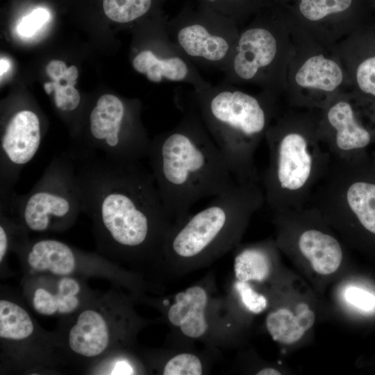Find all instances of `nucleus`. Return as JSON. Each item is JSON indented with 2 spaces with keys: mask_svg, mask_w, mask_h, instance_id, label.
Segmentation results:
<instances>
[{
  "mask_svg": "<svg viewBox=\"0 0 375 375\" xmlns=\"http://www.w3.org/2000/svg\"><path fill=\"white\" fill-rule=\"evenodd\" d=\"M69 153L76 164L81 210L92 221L100 251L131 265L164 269V247L174 222L151 172L140 162Z\"/></svg>",
  "mask_w": 375,
  "mask_h": 375,
  "instance_id": "f257e3e1",
  "label": "nucleus"
},
{
  "mask_svg": "<svg viewBox=\"0 0 375 375\" xmlns=\"http://www.w3.org/2000/svg\"><path fill=\"white\" fill-rule=\"evenodd\" d=\"M169 131L151 140L147 157L158 191L174 224L190 215L195 203L217 197L238 183L223 154L190 102Z\"/></svg>",
  "mask_w": 375,
  "mask_h": 375,
  "instance_id": "f03ea898",
  "label": "nucleus"
},
{
  "mask_svg": "<svg viewBox=\"0 0 375 375\" xmlns=\"http://www.w3.org/2000/svg\"><path fill=\"white\" fill-rule=\"evenodd\" d=\"M261 201L253 182L238 183L205 208L174 224L164 247L165 272L181 276L226 254L236 245Z\"/></svg>",
  "mask_w": 375,
  "mask_h": 375,
  "instance_id": "7ed1b4c3",
  "label": "nucleus"
},
{
  "mask_svg": "<svg viewBox=\"0 0 375 375\" xmlns=\"http://www.w3.org/2000/svg\"><path fill=\"white\" fill-rule=\"evenodd\" d=\"M190 102L225 158L237 183L253 182V151L266 133L267 101L222 81L193 90Z\"/></svg>",
  "mask_w": 375,
  "mask_h": 375,
  "instance_id": "20e7f679",
  "label": "nucleus"
},
{
  "mask_svg": "<svg viewBox=\"0 0 375 375\" xmlns=\"http://www.w3.org/2000/svg\"><path fill=\"white\" fill-rule=\"evenodd\" d=\"M0 209L27 232L72 226L82 210L76 164L69 152L55 156L28 193L13 191L0 199Z\"/></svg>",
  "mask_w": 375,
  "mask_h": 375,
  "instance_id": "39448f33",
  "label": "nucleus"
},
{
  "mask_svg": "<svg viewBox=\"0 0 375 375\" xmlns=\"http://www.w3.org/2000/svg\"><path fill=\"white\" fill-rule=\"evenodd\" d=\"M138 107L115 95L101 96L89 115V136L72 154H98L117 162L147 157L151 140L139 119Z\"/></svg>",
  "mask_w": 375,
  "mask_h": 375,
  "instance_id": "423d86ee",
  "label": "nucleus"
},
{
  "mask_svg": "<svg viewBox=\"0 0 375 375\" xmlns=\"http://www.w3.org/2000/svg\"><path fill=\"white\" fill-rule=\"evenodd\" d=\"M167 28L172 42L196 66L222 72L240 33L233 19L210 9L178 17Z\"/></svg>",
  "mask_w": 375,
  "mask_h": 375,
  "instance_id": "0eeeda50",
  "label": "nucleus"
},
{
  "mask_svg": "<svg viewBox=\"0 0 375 375\" xmlns=\"http://www.w3.org/2000/svg\"><path fill=\"white\" fill-rule=\"evenodd\" d=\"M85 305L70 324L65 343L78 357L94 360L128 344L138 328L133 310L126 303Z\"/></svg>",
  "mask_w": 375,
  "mask_h": 375,
  "instance_id": "6e6552de",
  "label": "nucleus"
},
{
  "mask_svg": "<svg viewBox=\"0 0 375 375\" xmlns=\"http://www.w3.org/2000/svg\"><path fill=\"white\" fill-rule=\"evenodd\" d=\"M279 53L276 30L267 24L256 23L240 31L224 71V81L234 84L257 83L269 85Z\"/></svg>",
  "mask_w": 375,
  "mask_h": 375,
  "instance_id": "1a4fd4ad",
  "label": "nucleus"
},
{
  "mask_svg": "<svg viewBox=\"0 0 375 375\" xmlns=\"http://www.w3.org/2000/svg\"><path fill=\"white\" fill-rule=\"evenodd\" d=\"M42 140L41 121L29 109L12 114L0 140V199L15 191L20 173L38 153Z\"/></svg>",
  "mask_w": 375,
  "mask_h": 375,
  "instance_id": "9d476101",
  "label": "nucleus"
},
{
  "mask_svg": "<svg viewBox=\"0 0 375 375\" xmlns=\"http://www.w3.org/2000/svg\"><path fill=\"white\" fill-rule=\"evenodd\" d=\"M153 33L151 44L136 52L133 58L132 65L136 72L145 75L153 83H184L192 86L194 90L212 85L172 42L167 24L159 22Z\"/></svg>",
  "mask_w": 375,
  "mask_h": 375,
  "instance_id": "9b49d317",
  "label": "nucleus"
},
{
  "mask_svg": "<svg viewBox=\"0 0 375 375\" xmlns=\"http://www.w3.org/2000/svg\"><path fill=\"white\" fill-rule=\"evenodd\" d=\"M267 134L271 149V162L265 184L269 201L278 190L294 191L309 179L312 157L305 138L292 132L279 139Z\"/></svg>",
  "mask_w": 375,
  "mask_h": 375,
  "instance_id": "f8f14e48",
  "label": "nucleus"
},
{
  "mask_svg": "<svg viewBox=\"0 0 375 375\" xmlns=\"http://www.w3.org/2000/svg\"><path fill=\"white\" fill-rule=\"evenodd\" d=\"M215 300L203 283H197L176 294L166 317L172 328L190 340H205L215 331Z\"/></svg>",
  "mask_w": 375,
  "mask_h": 375,
  "instance_id": "ddd939ff",
  "label": "nucleus"
},
{
  "mask_svg": "<svg viewBox=\"0 0 375 375\" xmlns=\"http://www.w3.org/2000/svg\"><path fill=\"white\" fill-rule=\"evenodd\" d=\"M28 298L34 310L44 316H69L86 304V294L75 276L34 274Z\"/></svg>",
  "mask_w": 375,
  "mask_h": 375,
  "instance_id": "4468645a",
  "label": "nucleus"
},
{
  "mask_svg": "<svg viewBox=\"0 0 375 375\" xmlns=\"http://www.w3.org/2000/svg\"><path fill=\"white\" fill-rule=\"evenodd\" d=\"M16 251L22 256L31 275L75 276L79 265L95 258L65 242L51 238L27 240Z\"/></svg>",
  "mask_w": 375,
  "mask_h": 375,
  "instance_id": "2eb2a0df",
  "label": "nucleus"
},
{
  "mask_svg": "<svg viewBox=\"0 0 375 375\" xmlns=\"http://www.w3.org/2000/svg\"><path fill=\"white\" fill-rule=\"evenodd\" d=\"M313 309L306 302L292 307H280L268 313L265 319L267 331L272 338L282 344L299 341L315 324Z\"/></svg>",
  "mask_w": 375,
  "mask_h": 375,
  "instance_id": "dca6fc26",
  "label": "nucleus"
},
{
  "mask_svg": "<svg viewBox=\"0 0 375 375\" xmlns=\"http://www.w3.org/2000/svg\"><path fill=\"white\" fill-rule=\"evenodd\" d=\"M298 247L313 271L319 275H331L342 264L343 252L339 242L319 230L303 231L299 238Z\"/></svg>",
  "mask_w": 375,
  "mask_h": 375,
  "instance_id": "f3484780",
  "label": "nucleus"
},
{
  "mask_svg": "<svg viewBox=\"0 0 375 375\" xmlns=\"http://www.w3.org/2000/svg\"><path fill=\"white\" fill-rule=\"evenodd\" d=\"M46 72L51 82L44 84L47 94H53L56 108L62 112L70 113L76 110L81 103V96L74 87L78 76L76 66L67 67L66 64L58 60L50 61Z\"/></svg>",
  "mask_w": 375,
  "mask_h": 375,
  "instance_id": "a211bd4d",
  "label": "nucleus"
},
{
  "mask_svg": "<svg viewBox=\"0 0 375 375\" xmlns=\"http://www.w3.org/2000/svg\"><path fill=\"white\" fill-rule=\"evenodd\" d=\"M327 117L336 131V144L344 151L360 149L369 144V132L356 120L353 110L346 101H339L328 110Z\"/></svg>",
  "mask_w": 375,
  "mask_h": 375,
  "instance_id": "6ab92c4d",
  "label": "nucleus"
},
{
  "mask_svg": "<svg viewBox=\"0 0 375 375\" xmlns=\"http://www.w3.org/2000/svg\"><path fill=\"white\" fill-rule=\"evenodd\" d=\"M294 80L303 88L333 92L342 83L343 72L333 60L323 55H315L301 65Z\"/></svg>",
  "mask_w": 375,
  "mask_h": 375,
  "instance_id": "aec40b11",
  "label": "nucleus"
},
{
  "mask_svg": "<svg viewBox=\"0 0 375 375\" xmlns=\"http://www.w3.org/2000/svg\"><path fill=\"white\" fill-rule=\"evenodd\" d=\"M35 333V324L26 310L15 301L6 299L0 300L1 341L15 344L24 343Z\"/></svg>",
  "mask_w": 375,
  "mask_h": 375,
  "instance_id": "412c9836",
  "label": "nucleus"
},
{
  "mask_svg": "<svg viewBox=\"0 0 375 375\" xmlns=\"http://www.w3.org/2000/svg\"><path fill=\"white\" fill-rule=\"evenodd\" d=\"M272 261L262 246H251L238 250L233 262L235 280L243 282H265L270 276Z\"/></svg>",
  "mask_w": 375,
  "mask_h": 375,
  "instance_id": "4be33fe9",
  "label": "nucleus"
},
{
  "mask_svg": "<svg viewBox=\"0 0 375 375\" xmlns=\"http://www.w3.org/2000/svg\"><path fill=\"white\" fill-rule=\"evenodd\" d=\"M346 202L363 229L375 236V181L362 179L351 183Z\"/></svg>",
  "mask_w": 375,
  "mask_h": 375,
  "instance_id": "5701e85b",
  "label": "nucleus"
},
{
  "mask_svg": "<svg viewBox=\"0 0 375 375\" xmlns=\"http://www.w3.org/2000/svg\"><path fill=\"white\" fill-rule=\"evenodd\" d=\"M152 3L153 0H103V8L109 19L126 24L144 16Z\"/></svg>",
  "mask_w": 375,
  "mask_h": 375,
  "instance_id": "b1692460",
  "label": "nucleus"
},
{
  "mask_svg": "<svg viewBox=\"0 0 375 375\" xmlns=\"http://www.w3.org/2000/svg\"><path fill=\"white\" fill-rule=\"evenodd\" d=\"M204 365L201 358L191 352H180L169 357L163 364V375H201Z\"/></svg>",
  "mask_w": 375,
  "mask_h": 375,
  "instance_id": "393cba45",
  "label": "nucleus"
},
{
  "mask_svg": "<svg viewBox=\"0 0 375 375\" xmlns=\"http://www.w3.org/2000/svg\"><path fill=\"white\" fill-rule=\"evenodd\" d=\"M352 0H301L299 10L310 21H318L325 17L347 10Z\"/></svg>",
  "mask_w": 375,
  "mask_h": 375,
  "instance_id": "a878e982",
  "label": "nucleus"
},
{
  "mask_svg": "<svg viewBox=\"0 0 375 375\" xmlns=\"http://www.w3.org/2000/svg\"><path fill=\"white\" fill-rule=\"evenodd\" d=\"M233 290L242 306L252 314H260L268 307L267 298L255 290L249 282L235 280Z\"/></svg>",
  "mask_w": 375,
  "mask_h": 375,
  "instance_id": "bb28decb",
  "label": "nucleus"
},
{
  "mask_svg": "<svg viewBox=\"0 0 375 375\" xmlns=\"http://www.w3.org/2000/svg\"><path fill=\"white\" fill-rule=\"evenodd\" d=\"M106 366L101 367L99 374L112 375H131L140 374L141 367L131 356L121 354L112 356Z\"/></svg>",
  "mask_w": 375,
  "mask_h": 375,
  "instance_id": "cd10ccee",
  "label": "nucleus"
},
{
  "mask_svg": "<svg viewBox=\"0 0 375 375\" xmlns=\"http://www.w3.org/2000/svg\"><path fill=\"white\" fill-rule=\"evenodd\" d=\"M49 12L44 8H38L24 17L17 26V33L22 37L35 35L49 19Z\"/></svg>",
  "mask_w": 375,
  "mask_h": 375,
  "instance_id": "c85d7f7f",
  "label": "nucleus"
},
{
  "mask_svg": "<svg viewBox=\"0 0 375 375\" xmlns=\"http://www.w3.org/2000/svg\"><path fill=\"white\" fill-rule=\"evenodd\" d=\"M356 79L361 90L375 96V56L365 60L359 65Z\"/></svg>",
  "mask_w": 375,
  "mask_h": 375,
  "instance_id": "c756f323",
  "label": "nucleus"
},
{
  "mask_svg": "<svg viewBox=\"0 0 375 375\" xmlns=\"http://www.w3.org/2000/svg\"><path fill=\"white\" fill-rule=\"evenodd\" d=\"M344 298L349 303L364 311H370L375 308V296L362 288H347L344 291Z\"/></svg>",
  "mask_w": 375,
  "mask_h": 375,
  "instance_id": "7c9ffc66",
  "label": "nucleus"
},
{
  "mask_svg": "<svg viewBox=\"0 0 375 375\" xmlns=\"http://www.w3.org/2000/svg\"><path fill=\"white\" fill-rule=\"evenodd\" d=\"M256 374L257 375H280L281 372L272 367H265L258 370Z\"/></svg>",
  "mask_w": 375,
  "mask_h": 375,
  "instance_id": "2f4dec72",
  "label": "nucleus"
},
{
  "mask_svg": "<svg viewBox=\"0 0 375 375\" xmlns=\"http://www.w3.org/2000/svg\"><path fill=\"white\" fill-rule=\"evenodd\" d=\"M8 68H9L8 61L5 58H1L0 60L1 76H2L5 72H6Z\"/></svg>",
  "mask_w": 375,
  "mask_h": 375,
  "instance_id": "473e14b6",
  "label": "nucleus"
},
{
  "mask_svg": "<svg viewBox=\"0 0 375 375\" xmlns=\"http://www.w3.org/2000/svg\"><path fill=\"white\" fill-rule=\"evenodd\" d=\"M206 1L207 2H208V3H211L212 4H217V5H219V6L222 3L221 1H224V6H225L224 15L227 17V2H226L227 0H206Z\"/></svg>",
  "mask_w": 375,
  "mask_h": 375,
  "instance_id": "72a5a7b5",
  "label": "nucleus"
}]
</instances>
